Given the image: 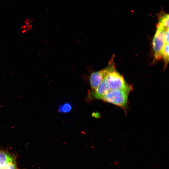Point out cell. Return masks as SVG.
Returning a JSON list of instances; mask_svg holds the SVG:
<instances>
[{"instance_id":"obj_1","label":"cell","mask_w":169,"mask_h":169,"mask_svg":"<svg viewBox=\"0 0 169 169\" xmlns=\"http://www.w3.org/2000/svg\"><path fill=\"white\" fill-rule=\"evenodd\" d=\"M107 79L110 90H121L129 92L131 90V87L114 66L107 74Z\"/></svg>"},{"instance_id":"obj_2","label":"cell","mask_w":169,"mask_h":169,"mask_svg":"<svg viewBox=\"0 0 169 169\" xmlns=\"http://www.w3.org/2000/svg\"><path fill=\"white\" fill-rule=\"evenodd\" d=\"M129 92L123 90H110L103 95L100 100L121 107L127 103Z\"/></svg>"},{"instance_id":"obj_3","label":"cell","mask_w":169,"mask_h":169,"mask_svg":"<svg viewBox=\"0 0 169 169\" xmlns=\"http://www.w3.org/2000/svg\"><path fill=\"white\" fill-rule=\"evenodd\" d=\"M169 28L165 27L162 23L159 21L152 42L154 57L157 60H159L161 58V52L164 44L163 38L164 31L165 28Z\"/></svg>"},{"instance_id":"obj_4","label":"cell","mask_w":169,"mask_h":169,"mask_svg":"<svg viewBox=\"0 0 169 169\" xmlns=\"http://www.w3.org/2000/svg\"><path fill=\"white\" fill-rule=\"evenodd\" d=\"M0 169H18L14 156L6 150H0Z\"/></svg>"},{"instance_id":"obj_5","label":"cell","mask_w":169,"mask_h":169,"mask_svg":"<svg viewBox=\"0 0 169 169\" xmlns=\"http://www.w3.org/2000/svg\"><path fill=\"white\" fill-rule=\"evenodd\" d=\"M114 66V65L111 64L101 70L93 72L91 74L90 77V82L93 90L96 88Z\"/></svg>"},{"instance_id":"obj_6","label":"cell","mask_w":169,"mask_h":169,"mask_svg":"<svg viewBox=\"0 0 169 169\" xmlns=\"http://www.w3.org/2000/svg\"><path fill=\"white\" fill-rule=\"evenodd\" d=\"M110 90L107 79V75L96 88L91 92L94 98L101 99V97Z\"/></svg>"},{"instance_id":"obj_7","label":"cell","mask_w":169,"mask_h":169,"mask_svg":"<svg viewBox=\"0 0 169 169\" xmlns=\"http://www.w3.org/2000/svg\"><path fill=\"white\" fill-rule=\"evenodd\" d=\"M161 55L164 60L165 64H166L169 61L168 44H164L162 50Z\"/></svg>"},{"instance_id":"obj_8","label":"cell","mask_w":169,"mask_h":169,"mask_svg":"<svg viewBox=\"0 0 169 169\" xmlns=\"http://www.w3.org/2000/svg\"><path fill=\"white\" fill-rule=\"evenodd\" d=\"M71 109V106L68 103H65L60 106L59 107V111L61 112L67 113L70 111Z\"/></svg>"},{"instance_id":"obj_9","label":"cell","mask_w":169,"mask_h":169,"mask_svg":"<svg viewBox=\"0 0 169 169\" xmlns=\"http://www.w3.org/2000/svg\"><path fill=\"white\" fill-rule=\"evenodd\" d=\"M163 38L164 44H169V28L165 29L163 33Z\"/></svg>"}]
</instances>
